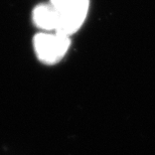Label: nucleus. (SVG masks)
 I'll use <instances>...</instances> for the list:
<instances>
[{
  "label": "nucleus",
  "instance_id": "obj_1",
  "mask_svg": "<svg viewBox=\"0 0 155 155\" xmlns=\"http://www.w3.org/2000/svg\"><path fill=\"white\" fill-rule=\"evenodd\" d=\"M71 45V38L58 32H39L33 38V48L38 60L54 64L63 60Z\"/></svg>",
  "mask_w": 155,
  "mask_h": 155
},
{
  "label": "nucleus",
  "instance_id": "obj_2",
  "mask_svg": "<svg viewBox=\"0 0 155 155\" xmlns=\"http://www.w3.org/2000/svg\"><path fill=\"white\" fill-rule=\"evenodd\" d=\"M91 0H72L60 12L58 25L55 32L71 38L85 22Z\"/></svg>",
  "mask_w": 155,
  "mask_h": 155
},
{
  "label": "nucleus",
  "instance_id": "obj_3",
  "mask_svg": "<svg viewBox=\"0 0 155 155\" xmlns=\"http://www.w3.org/2000/svg\"><path fill=\"white\" fill-rule=\"evenodd\" d=\"M60 12L51 4H39L32 11V19L35 26L43 32L55 31L58 25Z\"/></svg>",
  "mask_w": 155,
  "mask_h": 155
},
{
  "label": "nucleus",
  "instance_id": "obj_4",
  "mask_svg": "<svg viewBox=\"0 0 155 155\" xmlns=\"http://www.w3.org/2000/svg\"><path fill=\"white\" fill-rule=\"evenodd\" d=\"M72 0H51V4L52 7H54L58 11H61L69 4Z\"/></svg>",
  "mask_w": 155,
  "mask_h": 155
}]
</instances>
